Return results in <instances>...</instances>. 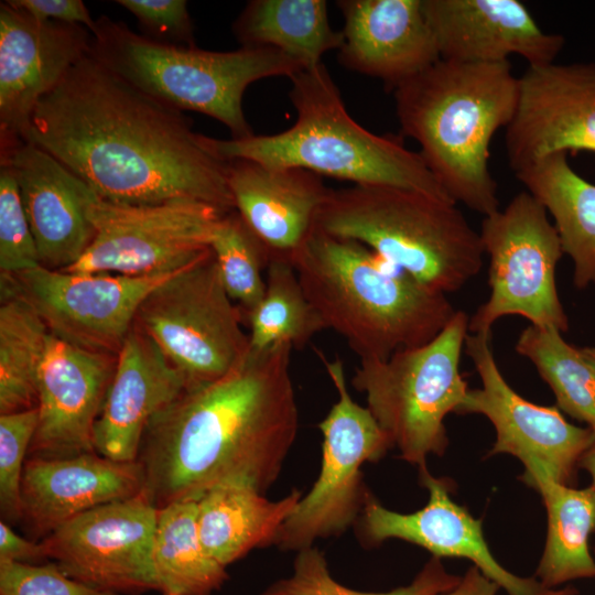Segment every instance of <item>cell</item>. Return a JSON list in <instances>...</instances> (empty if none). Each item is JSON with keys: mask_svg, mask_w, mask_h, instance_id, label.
I'll return each instance as SVG.
<instances>
[{"mask_svg": "<svg viewBox=\"0 0 595 595\" xmlns=\"http://www.w3.org/2000/svg\"><path fill=\"white\" fill-rule=\"evenodd\" d=\"M23 140L53 155L104 201L194 199L235 210L227 161L206 148L182 111L89 53L37 102Z\"/></svg>", "mask_w": 595, "mask_h": 595, "instance_id": "1", "label": "cell"}, {"mask_svg": "<svg viewBox=\"0 0 595 595\" xmlns=\"http://www.w3.org/2000/svg\"><path fill=\"white\" fill-rule=\"evenodd\" d=\"M292 345L249 350L223 377L188 386L148 423L137 461L158 508L244 483L264 493L299 431Z\"/></svg>", "mask_w": 595, "mask_h": 595, "instance_id": "2", "label": "cell"}, {"mask_svg": "<svg viewBox=\"0 0 595 595\" xmlns=\"http://www.w3.org/2000/svg\"><path fill=\"white\" fill-rule=\"evenodd\" d=\"M403 136L450 198L490 215L499 209L488 161L495 133L511 122L519 77L509 61L462 63L440 60L393 90Z\"/></svg>", "mask_w": 595, "mask_h": 595, "instance_id": "3", "label": "cell"}, {"mask_svg": "<svg viewBox=\"0 0 595 595\" xmlns=\"http://www.w3.org/2000/svg\"><path fill=\"white\" fill-rule=\"evenodd\" d=\"M364 245L314 229L292 257L325 329L360 360H383L429 343L456 313L446 294L392 272Z\"/></svg>", "mask_w": 595, "mask_h": 595, "instance_id": "4", "label": "cell"}, {"mask_svg": "<svg viewBox=\"0 0 595 595\" xmlns=\"http://www.w3.org/2000/svg\"><path fill=\"white\" fill-rule=\"evenodd\" d=\"M290 79L289 97L296 110L292 127L245 139L203 136L206 148L224 161L302 169L354 185L402 187L453 202L421 154L409 150L401 136L372 133L350 117L323 63Z\"/></svg>", "mask_w": 595, "mask_h": 595, "instance_id": "5", "label": "cell"}, {"mask_svg": "<svg viewBox=\"0 0 595 595\" xmlns=\"http://www.w3.org/2000/svg\"><path fill=\"white\" fill-rule=\"evenodd\" d=\"M314 229L357 241L422 285L447 294L483 267L484 248L456 203L393 186L333 190Z\"/></svg>", "mask_w": 595, "mask_h": 595, "instance_id": "6", "label": "cell"}, {"mask_svg": "<svg viewBox=\"0 0 595 595\" xmlns=\"http://www.w3.org/2000/svg\"><path fill=\"white\" fill-rule=\"evenodd\" d=\"M89 54L107 69L180 111L192 110L224 123L231 139L253 136L242 109L256 80L292 77L303 65L272 47L242 46L214 52L147 39L107 17L96 20Z\"/></svg>", "mask_w": 595, "mask_h": 595, "instance_id": "7", "label": "cell"}, {"mask_svg": "<svg viewBox=\"0 0 595 595\" xmlns=\"http://www.w3.org/2000/svg\"><path fill=\"white\" fill-rule=\"evenodd\" d=\"M468 324V315L456 311L429 343L383 360H360L355 369L353 387L366 396L368 410L400 457L418 468L426 466L430 455L444 454V420L457 413L469 390L459 370Z\"/></svg>", "mask_w": 595, "mask_h": 595, "instance_id": "8", "label": "cell"}, {"mask_svg": "<svg viewBox=\"0 0 595 595\" xmlns=\"http://www.w3.org/2000/svg\"><path fill=\"white\" fill-rule=\"evenodd\" d=\"M241 322L209 248L145 296L133 326L194 386L223 377L249 354Z\"/></svg>", "mask_w": 595, "mask_h": 595, "instance_id": "9", "label": "cell"}, {"mask_svg": "<svg viewBox=\"0 0 595 595\" xmlns=\"http://www.w3.org/2000/svg\"><path fill=\"white\" fill-rule=\"evenodd\" d=\"M489 258V296L469 317V333L491 334L508 315L530 325L569 329L555 272L563 250L559 234L542 204L522 191L502 209L484 216L479 230Z\"/></svg>", "mask_w": 595, "mask_h": 595, "instance_id": "10", "label": "cell"}, {"mask_svg": "<svg viewBox=\"0 0 595 595\" xmlns=\"http://www.w3.org/2000/svg\"><path fill=\"white\" fill-rule=\"evenodd\" d=\"M317 355L337 392V401L320 422L322 464L317 479L283 523L275 545L300 551L318 539L342 534L357 522L369 495L361 466L385 456L392 444L371 412L347 387L343 361Z\"/></svg>", "mask_w": 595, "mask_h": 595, "instance_id": "11", "label": "cell"}, {"mask_svg": "<svg viewBox=\"0 0 595 595\" xmlns=\"http://www.w3.org/2000/svg\"><path fill=\"white\" fill-rule=\"evenodd\" d=\"M87 213L95 228L94 239L65 271L123 275L183 268L209 249L215 229L227 214L194 199L129 205L110 203L98 195Z\"/></svg>", "mask_w": 595, "mask_h": 595, "instance_id": "12", "label": "cell"}, {"mask_svg": "<svg viewBox=\"0 0 595 595\" xmlns=\"http://www.w3.org/2000/svg\"><path fill=\"white\" fill-rule=\"evenodd\" d=\"M491 334L468 333L465 353L482 387L469 389L457 413L486 416L496 431L488 455L510 454L524 466L526 483L543 476L574 483L581 459L595 443V432L570 423L558 407L530 402L506 381L491 348Z\"/></svg>", "mask_w": 595, "mask_h": 595, "instance_id": "13", "label": "cell"}, {"mask_svg": "<svg viewBox=\"0 0 595 595\" xmlns=\"http://www.w3.org/2000/svg\"><path fill=\"white\" fill-rule=\"evenodd\" d=\"M158 512L141 493L73 518L41 543L46 559L90 587L119 595L158 591L153 566Z\"/></svg>", "mask_w": 595, "mask_h": 595, "instance_id": "14", "label": "cell"}, {"mask_svg": "<svg viewBox=\"0 0 595 595\" xmlns=\"http://www.w3.org/2000/svg\"><path fill=\"white\" fill-rule=\"evenodd\" d=\"M178 270L123 275L39 266L7 274L50 334L85 349L118 355L142 301Z\"/></svg>", "mask_w": 595, "mask_h": 595, "instance_id": "15", "label": "cell"}, {"mask_svg": "<svg viewBox=\"0 0 595 595\" xmlns=\"http://www.w3.org/2000/svg\"><path fill=\"white\" fill-rule=\"evenodd\" d=\"M505 143L513 173L551 153L595 152V63L528 66Z\"/></svg>", "mask_w": 595, "mask_h": 595, "instance_id": "16", "label": "cell"}, {"mask_svg": "<svg viewBox=\"0 0 595 595\" xmlns=\"http://www.w3.org/2000/svg\"><path fill=\"white\" fill-rule=\"evenodd\" d=\"M419 477L429 500L411 513L390 510L369 493L358 518L359 536L365 543L378 545L389 539H400L424 548L432 556L467 559L508 595L577 594L571 588H548L536 577L517 576L506 570L488 548L482 520L451 498L450 480L434 477L426 466L419 468Z\"/></svg>", "mask_w": 595, "mask_h": 595, "instance_id": "17", "label": "cell"}, {"mask_svg": "<svg viewBox=\"0 0 595 595\" xmlns=\"http://www.w3.org/2000/svg\"><path fill=\"white\" fill-rule=\"evenodd\" d=\"M83 25L39 20L0 4L1 145L23 140L37 102L89 53Z\"/></svg>", "mask_w": 595, "mask_h": 595, "instance_id": "18", "label": "cell"}, {"mask_svg": "<svg viewBox=\"0 0 595 595\" xmlns=\"http://www.w3.org/2000/svg\"><path fill=\"white\" fill-rule=\"evenodd\" d=\"M118 355L85 349L50 334L36 379L37 426L30 456L95 453L94 428Z\"/></svg>", "mask_w": 595, "mask_h": 595, "instance_id": "19", "label": "cell"}, {"mask_svg": "<svg viewBox=\"0 0 595 595\" xmlns=\"http://www.w3.org/2000/svg\"><path fill=\"white\" fill-rule=\"evenodd\" d=\"M1 165L10 169L36 244L40 266L65 270L90 246L95 228L88 206L94 190L34 143L18 140L1 147Z\"/></svg>", "mask_w": 595, "mask_h": 595, "instance_id": "20", "label": "cell"}, {"mask_svg": "<svg viewBox=\"0 0 595 595\" xmlns=\"http://www.w3.org/2000/svg\"><path fill=\"white\" fill-rule=\"evenodd\" d=\"M422 7L441 60L499 63L515 54L539 66L553 63L565 43L519 0H422Z\"/></svg>", "mask_w": 595, "mask_h": 595, "instance_id": "21", "label": "cell"}, {"mask_svg": "<svg viewBox=\"0 0 595 595\" xmlns=\"http://www.w3.org/2000/svg\"><path fill=\"white\" fill-rule=\"evenodd\" d=\"M144 489L138 461L117 462L97 452L67 457L30 456L21 482V516L28 531L45 538L98 506Z\"/></svg>", "mask_w": 595, "mask_h": 595, "instance_id": "22", "label": "cell"}, {"mask_svg": "<svg viewBox=\"0 0 595 595\" xmlns=\"http://www.w3.org/2000/svg\"><path fill=\"white\" fill-rule=\"evenodd\" d=\"M338 60L393 90L441 60L422 0H340Z\"/></svg>", "mask_w": 595, "mask_h": 595, "instance_id": "23", "label": "cell"}, {"mask_svg": "<svg viewBox=\"0 0 595 595\" xmlns=\"http://www.w3.org/2000/svg\"><path fill=\"white\" fill-rule=\"evenodd\" d=\"M187 386L158 346L132 326L94 428L96 452L117 462L137 461L149 421Z\"/></svg>", "mask_w": 595, "mask_h": 595, "instance_id": "24", "label": "cell"}, {"mask_svg": "<svg viewBox=\"0 0 595 595\" xmlns=\"http://www.w3.org/2000/svg\"><path fill=\"white\" fill-rule=\"evenodd\" d=\"M227 181L235 210L267 247L270 259L290 261L314 230L332 191L313 172L248 160L227 161Z\"/></svg>", "mask_w": 595, "mask_h": 595, "instance_id": "25", "label": "cell"}, {"mask_svg": "<svg viewBox=\"0 0 595 595\" xmlns=\"http://www.w3.org/2000/svg\"><path fill=\"white\" fill-rule=\"evenodd\" d=\"M302 498L300 490L270 500L244 483H225L197 500L201 542L215 561L227 567L256 548L275 544L280 529Z\"/></svg>", "mask_w": 595, "mask_h": 595, "instance_id": "26", "label": "cell"}, {"mask_svg": "<svg viewBox=\"0 0 595 595\" xmlns=\"http://www.w3.org/2000/svg\"><path fill=\"white\" fill-rule=\"evenodd\" d=\"M515 175L552 216L563 253L573 262L574 286L595 284V184L571 167L566 152L540 158Z\"/></svg>", "mask_w": 595, "mask_h": 595, "instance_id": "27", "label": "cell"}, {"mask_svg": "<svg viewBox=\"0 0 595 595\" xmlns=\"http://www.w3.org/2000/svg\"><path fill=\"white\" fill-rule=\"evenodd\" d=\"M242 46L277 48L316 66L322 56L343 44L342 31L331 28L324 0H252L232 24Z\"/></svg>", "mask_w": 595, "mask_h": 595, "instance_id": "28", "label": "cell"}, {"mask_svg": "<svg viewBox=\"0 0 595 595\" xmlns=\"http://www.w3.org/2000/svg\"><path fill=\"white\" fill-rule=\"evenodd\" d=\"M539 491L548 515V532L534 577L548 588L595 577L588 539L595 532V489H576L548 477L529 483Z\"/></svg>", "mask_w": 595, "mask_h": 595, "instance_id": "29", "label": "cell"}, {"mask_svg": "<svg viewBox=\"0 0 595 595\" xmlns=\"http://www.w3.org/2000/svg\"><path fill=\"white\" fill-rule=\"evenodd\" d=\"M158 591L163 595H212L227 581L226 567L205 551L197 530V500L159 509L153 544Z\"/></svg>", "mask_w": 595, "mask_h": 595, "instance_id": "30", "label": "cell"}, {"mask_svg": "<svg viewBox=\"0 0 595 595\" xmlns=\"http://www.w3.org/2000/svg\"><path fill=\"white\" fill-rule=\"evenodd\" d=\"M0 414L36 408V379L50 332L35 309L0 275Z\"/></svg>", "mask_w": 595, "mask_h": 595, "instance_id": "31", "label": "cell"}, {"mask_svg": "<svg viewBox=\"0 0 595 595\" xmlns=\"http://www.w3.org/2000/svg\"><path fill=\"white\" fill-rule=\"evenodd\" d=\"M553 327L527 326L515 349L529 359L553 391L558 408L595 432V368L582 348Z\"/></svg>", "mask_w": 595, "mask_h": 595, "instance_id": "32", "label": "cell"}, {"mask_svg": "<svg viewBox=\"0 0 595 595\" xmlns=\"http://www.w3.org/2000/svg\"><path fill=\"white\" fill-rule=\"evenodd\" d=\"M246 317L250 328L249 349L252 351L280 344L302 348L325 329L292 262L280 258L270 259L263 295Z\"/></svg>", "mask_w": 595, "mask_h": 595, "instance_id": "33", "label": "cell"}, {"mask_svg": "<svg viewBox=\"0 0 595 595\" xmlns=\"http://www.w3.org/2000/svg\"><path fill=\"white\" fill-rule=\"evenodd\" d=\"M209 248L228 295L246 315L258 304L266 289L262 271L270 262L267 247L232 210L221 217Z\"/></svg>", "mask_w": 595, "mask_h": 595, "instance_id": "34", "label": "cell"}, {"mask_svg": "<svg viewBox=\"0 0 595 595\" xmlns=\"http://www.w3.org/2000/svg\"><path fill=\"white\" fill-rule=\"evenodd\" d=\"M461 576L448 573L432 556L407 586L388 592H361L338 583L329 573L325 555L313 547L298 551L293 573L275 581L260 595H437L454 588Z\"/></svg>", "mask_w": 595, "mask_h": 595, "instance_id": "35", "label": "cell"}, {"mask_svg": "<svg viewBox=\"0 0 595 595\" xmlns=\"http://www.w3.org/2000/svg\"><path fill=\"white\" fill-rule=\"evenodd\" d=\"M37 409L0 414V510L4 522L20 521L24 458L37 426Z\"/></svg>", "mask_w": 595, "mask_h": 595, "instance_id": "36", "label": "cell"}, {"mask_svg": "<svg viewBox=\"0 0 595 595\" xmlns=\"http://www.w3.org/2000/svg\"><path fill=\"white\" fill-rule=\"evenodd\" d=\"M40 266L36 244L9 167L0 169V272L15 274Z\"/></svg>", "mask_w": 595, "mask_h": 595, "instance_id": "37", "label": "cell"}, {"mask_svg": "<svg viewBox=\"0 0 595 595\" xmlns=\"http://www.w3.org/2000/svg\"><path fill=\"white\" fill-rule=\"evenodd\" d=\"M0 595H119L66 575L54 562L42 565L0 559Z\"/></svg>", "mask_w": 595, "mask_h": 595, "instance_id": "38", "label": "cell"}, {"mask_svg": "<svg viewBox=\"0 0 595 595\" xmlns=\"http://www.w3.org/2000/svg\"><path fill=\"white\" fill-rule=\"evenodd\" d=\"M136 17L143 36L170 44L195 46L193 23L184 0H118Z\"/></svg>", "mask_w": 595, "mask_h": 595, "instance_id": "39", "label": "cell"}, {"mask_svg": "<svg viewBox=\"0 0 595 595\" xmlns=\"http://www.w3.org/2000/svg\"><path fill=\"white\" fill-rule=\"evenodd\" d=\"M12 7L44 21H56L85 26L95 31L94 20L82 0H7Z\"/></svg>", "mask_w": 595, "mask_h": 595, "instance_id": "40", "label": "cell"}, {"mask_svg": "<svg viewBox=\"0 0 595 595\" xmlns=\"http://www.w3.org/2000/svg\"><path fill=\"white\" fill-rule=\"evenodd\" d=\"M0 559L23 563L46 559L41 542L28 540L17 534L3 520L0 521Z\"/></svg>", "mask_w": 595, "mask_h": 595, "instance_id": "41", "label": "cell"}, {"mask_svg": "<svg viewBox=\"0 0 595 595\" xmlns=\"http://www.w3.org/2000/svg\"><path fill=\"white\" fill-rule=\"evenodd\" d=\"M500 586L485 576L480 570L470 566L459 583L452 589L437 595H497Z\"/></svg>", "mask_w": 595, "mask_h": 595, "instance_id": "42", "label": "cell"}, {"mask_svg": "<svg viewBox=\"0 0 595 595\" xmlns=\"http://www.w3.org/2000/svg\"><path fill=\"white\" fill-rule=\"evenodd\" d=\"M580 467L584 468L591 475V486L595 489V443L583 455Z\"/></svg>", "mask_w": 595, "mask_h": 595, "instance_id": "43", "label": "cell"}, {"mask_svg": "<svg viewBox=\"0 0 595 595\" xmlns=\"http://www.w3.org/2000/svg\"><path fill=\"white\" fill-rule=\"evenodd\" d=\"M582 350L585 355V357L588 359V361L593 365L595 368V347H582Z\"/></svg>", "mask_w": 595, "mask_h": 595, "instance_id": "44", "label": "cell"}]
</instances>
